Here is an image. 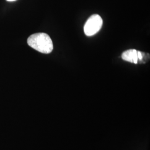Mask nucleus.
<instances>
[{"label":"nucleus","instance_id":"obj_4","mask_svg":"<svg viewBox=\"0 0 150 150\" xmlns=\"http://www.w3.org/2000/svg\"><path fill=\"white\" fill-rule=\"evenodd\" d=\"M143 56H144V54L142 53L140 51H137V57H138V60L141 61L142 59H143Z\"/></svg>","mask_w":150,"mask_h":150},{"label":"nucleus","instance_id":"obj_5","mask_svg":"<svg viewBox=\"0 0 150 150\" xmlns=\"http://www.w3.org/2000/svg\"><path fill=\"white\" fill-rule=\"evenodd\" d=\"M7 1H10V2H12V1H15L16 0H7Z\"/></svg>","mask_w":150,"mask_h":150},{"label":"nucleus","instance_id":"obj_1","mask_svg":"<svg viewBox=\"0 0 150 150\" xmlns=\"http://www.w3.org/2000/svg\"><path fill=\"white\" fill-rule=\"evenodd\" d=\"M28 45L42 54L51 53L54 48L52 40L45 33H36L31 35L27 40Z\"/></svg>","mask_w":150,"mask_h":150},{"label":"nucleus","instance_id":"obj_3","mask_svg":"<svg viewBox=\"0 0 150 150\" xmlns=\"http://www.w3.org/2000/svg\"><path fill=\"white\" fill-rule=\"evenodd\" d=\"M122 59L129 62L133 64L138 63V57H137V51L134 49H131L127 51H125L122 54Z\"/></svg>","mask_w":150,"mask_h":150},{"label":"nucleus","instance_id":"obj_2","mask_svg":"<svg viewBox=\"0 0 150 150\" xmlns=\"http://www.w3.org/2000/svg\"><path fill=\"white\" fill-rule=\"evenodd\" d=\"M103 20L98 15H93L87 20L84 26V32L86 36H92L98 32L101 28Z\"/></svg>","mask_w":150,"mask_h":150}]
</instances>
